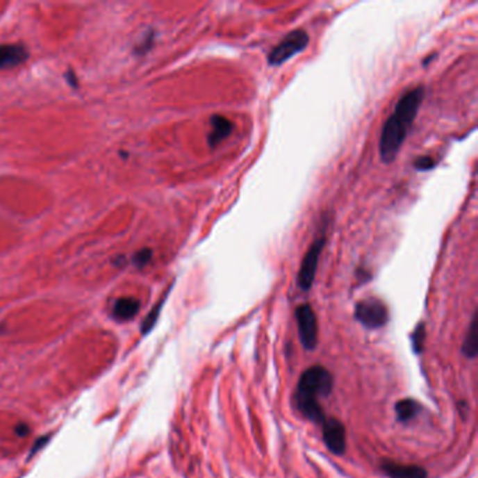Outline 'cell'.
<instances>
[{"instance_id": "6da1fadb", "label": "cell", "mask_w": 478, "mask_h": 478, "mask_svg": "<svg viewBox=\"0 0 478 478\" xmlns=\"http://www.w3.org/2000/svg\"><path fill=\"white\" fill-rule=\"evenodd\" d=\"M424 94V86H417L406 92L397 101L393 114L384 122L379 140V153L383 163H391L400 151L418 115Z\"/></svg>"}, {"instance_id": "2e32d148", "label": "cell", "mask_w": 478, "mask_h": 478, "mask_svg": "<svg viewBox=\"0 0 478 478\" xmlns=\"http://www.w3.org/2000/svg\"><path fill=\"white\" fill-rule=\"evenodd\" d=\"M413 166L418 172H429L436 166V160L431 156H421L413 163Z\"/></svg>"}, {"instance_id": "5b68a950", "label": "cell", "mask_w": 478, "mask_h": 478, "mask_svg": "<svg viewBox=\"0 0 478 478\" xmlns=\"http://www.w3.org/2000/svg\"><path fill=\"white\" fill-rule=\"evenodd\" d=\"M354 315L363 327L369 330L381 329L388 322L387 306L376 297H368L358 302Z\"/></svg>"}, {"instance_id": "e0dca14e", "label": "cell", "mask_w": 478, "mask_h": 478, "mask_svg": "<svg viewBox=\"0 0 478 478\" xmlns=\"http://www.w3.org/2000/svg\"><path fill=\"white\" fill-rule=\"evenodd\" d=\"M153 252L150 249H142L133 256V263L138 268H143L151 260Z\"/></svg>"}, {"instance_id": "7a4b0ae2", "label": "cell", "mask_w": 478, "mask_h": 478, "mask_svg": "<svg viewBox=\"0 0 478 478\" xmlns=\"http://www.w3.org/2000/svg\"><path fill=\"white\" fill-rule=\"evenodd\" d=\"M334 379L330 370L322 365H314L306 369L296 386L295 404L299 413L308 421L323 425L327 420L317 397H327L331 394Z\"/></svg>"}, {"instance_id": "277c9868", "label": "cell", "mask_w": 478, "mask_h": 478, "mask_svg": "<svg viewBox=\"0 0 478 478\" xmlns=\"http://www.w3.org/2000/svg\"><path fill=\"white\" fill-rule=\"evenodd\" d=\"M326 242H327L326 234H322L320 237H317L315 240L310 245L308 250L306 252V254L302 260L299 274H297V285L303 292H308L313 288L317 268H318V263H320V256L324 250Z\"/></svg>"}, {"instance_id": "ba28073f", "label": "cell", "mask_w": 478, "mask_h": 478, "mask_svg": "<svg viewBox=\"0 0 478 478\" xmlns=\"http://www.w3.org/2000/svg\"><path fill=\"white\" fill-rule=\"evenodd\" d=\"M381 471L388 478H427L428 472L424 467L417 464H403L393 460H383L380 463Z\"/></svg>"}, {"instance_id": "3957f363", "label": "cell", "mask_w": 478, "mask_h": 478, "mask_svg": "<svg viewBox=\"0 0 478 478\" xmlns=\"http://www.w3.org/2000/svg\"><path fill=\"white\" fill-rule=\"evenodd\" d=\"M308 34L299 28L290 31L278 45H275L268 53V63L271 66H279L293 58L295 55L303 52L308 45Z\"/></svg>"}, {"instance_id": "30bf717a", "label": "cell", "mask_w": 478, "mask_h": 478, "mask_svg": "<svg viewBox=\"0 0 478 478\" xmlns=\"http://www.w3.org/2000/svg\"><path fill=\"white\" fill-rule=\"evenodd\" d=\"M28 58L24 47L16 44L0 45V69H10L22 65Z\"/></svg>"}, {"instance_id": "5bb4252c", "label": "cell", "mask_w": 478, "mask_h": 478, "mask_svg": "<svg viewBox=\"0 0 478 478\" xmlns=\"http://www.w3.org/2000/svg\"><path fill=\"white\" fill-rule=\"evenodd\" d=\"M425 338H427V331H425V323H420L414 333L411 334V344L413 349L417 355L422 354L425 349Z\"/></svg>"}, {"instance_id": "4fadbf2b", "label": "cell", "mask_w": 478, "mask_h": 478, "mask_svg": "<svg viewBox=\"0 0 478 478\" xmlns=\"http://www.w3.org/2000/svg\"><path fill=\"white\" fill-rule=\"evenodd\" d=\"M463 355L472 359L477 356V351H478V347H477V315L474 314L472 317V320H471V324L468 327V331H467V337L464 340V344H463Z\"/></svg>"}, {"instance_id": "9a60e30c", "label": "cell", "mask_w": 478, "mask_h": 478, "mask_svg": "<svg viewBox=\"0 0 478 478\" xmlns=\"http://www.w3.org/2000/svg\"><path fill=\"white\" fill-rule=\"evenodd\" d=\"M166 296H167V293H166ZM166 296L153 307V310H151V311L149 313V315L145 318V322H143V324H142V333H143V334L149 333V331L153 329V326L156 324L157 318H158V314H160V310H162V307H163V304H165V302H166Z\"/></svg>"}, {"instance_id": "ac0fdd59", "label": "cell", "mask_w": 478, "mask_h": 478, "mask_svg": "<svg viewBox=\"0 0 478 478\" xmlns=\"http://www.w3.org/2000/svg\"><path fill=\"white\" fill-rule=\"evenodd\" d=\"M16 432H17V435H20V436H26V435H28V428H27L24 424H22V425H19V427L16 428Z\"/></svg>"}, {"instance_id": "52a82bcc", "label": "cell", "mask_w": 478, "mask_h": 478, "mask_svg": "<svg viewBox=\"0 0 478 478\" xmlns=\"http://www.w3.org/2000/svg\"><path fill=\"white\" fill-rule=\"evenodd\" d=\"M323 439L330 452L343 456L347 450V432L345 427L337 418H327L323 425Z\"/></svg>"}, {"instance_id": "9c48e42d", "label": "cell", "mask_w": 478, "mask_h": 478, "mask_svg": "<svg viewBox=\"0 0 478 478\" xmlns=\"http://www.w3.org/2000/svg\"><path fill=\"white\" fill-rule=\"evenodd\" d=\"M209 124H211L212 131L208 135V145L211 149H215L217 145H220L224 139H227L230 136L234 125L229 118H226L224 115H220V114L212 115Z\"/></svg>"}, {"instance_id": "7c38bea8", "label": "cell", "mask_w": 478, "mask_h": 478, "mask_svg": "<svg viewBox=\"0 0 478 478\" xmlns=\"http://www.w3.org/2000/svg\"><path fill=\"white\" fill-rule=\"evenodd\" d=\"M394 410L397 421L402 424H407L421 414L422 406L417 400H414V398H404V400L395 403Z\"/></svg>"}, {"instance_id": "8992f818", "label": "cell", "mask_w": 478, "mask_h": 478, "mask_svg": "<svg viewBox=\"0 0 478 478\" xmlns=\"http://www.w3.org/2000/svg\"><path fill=\"white\" fill-rule=\"evenodd\" d=\"M295 317L299 330V338L303 348L307 351H313L318 343L317 317L313 307L307 303L300 304L295 311Z\"/></svg>"}, {"instance_id": "8fae6325", "label": "cell", "mask_w": 478, "mask_h": 478, "mask_svg": "<svg viewBox=\"0 0 478 478\" xmlns=\"http://www.w3.org/2000/svg\"><path fill=\"white\" fill-rule=\"evenodd\" d=\"M140 302L135 297H121L114 303L113 315L118 322H128L138 314Z\"/></svg>"}]
</instances>
